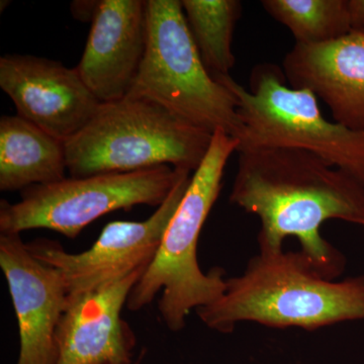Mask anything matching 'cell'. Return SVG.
<instances>
[{
    "mask_svg": "<svg viewBox=\"0 0 364 364\" xmlns=\"http://www.w3.org/2000/svg\"><path fill=\"white\" fill-rule=\"evenodd\" d=\"M230 202L259 218V251L282 250L287 237H296L301 252L330 280L342 274L346 259L321 236V226L341 220L364 227L363 184L294 148L238 152Z\"/></svg>",
    "mask_w": 364,
    "mask_h": 364,
    "instance_id": "cell-1",
    "label": "cell"
},
{
    "mask_svg": "<svg viewBox=\"0 0 364 364\" xmlns=\"http://www.w3.org/2000/svg\"><path fill=\"white\" fill-rule=\"evenodd\" d=\"M210 329L231 333L240 322L317 330L364 320V275L335 282L301 252H263L227 279L221 298L196 310Z\"/></svg>",
    "mask_w": 364,
    "mask_h": 364,
    "instance_id": "cell-2",
    "label": "cell"
},
{
    "mask_svg": "<svg viewBox=\"0 0 364 364\" xmlns=\"http://www.w3.org/2000/svg\"><path fill=\"white\" fill-rule=\"evenodd\" d=\"M239 141L224 132L213 135L207 156L193 172L183 198L163 236L156 256L129 296V310L139 311L156 299L160 316L170 331L186 326L191 310L210 305L227 289L222 268L200 269L198 245L200 232L219 198L228 160Z\"/></svg>",
    "mask_w": 364,
    "mask_h": 364,
    "instance_id": "cell-3",
    "label": "cell"
},
{
    "mask_svg": "<svg viewBox=\"0 0 364 364\" xmlns=\"http://www.w3.org/2000/svg\"><path fill=\"white\" fill-rule=\"evenodd\" d=\"M213 134L147 98L100 105L65 143L67 170L80 178L169 165L195 172L207 156Z\"/></svg>",
    "mask_w": 364,
    "mask_h": 364,
    "instance_id": "cell-4",
    "label": "cell"
},
{
    "mask_svg": "<svg viewBox=\"0 0 364 364\" xmlns=\"http://www.w3.org/2000/svg\"><path fill=\"white\" fill-rule=\"evenodd\" d=\"M147 47L127 97L147 98L208 133L240 141L237 100L208 73L189 32L181 0H146Z\"/></svg>",
    "mask_w": 364,
    "mask_h": 364,
    "instance_id": "cell-5",
    "label": "cell"
},
{
    "mask_svg": "<svg viewBox=\"0 0 364 364\" xmlns=\"http://www.w3.org/2000/svg\"><path fill=\"white\" fill-rule=\"evenodd\" d=\"M215 80L226 86L237 100L244 126L237 152L257 148L306 151L364 186V132L328 121L315 95L287 86L279 67L270 63L254 67L249 90L230 75Z\"/></svg>",
    "mask_w": 364,
    "mask_h": 364,
    "instance_id": "cell-6",
    "label": "cell"
},
{
    "mask_svg": "<svg viewBox=\"0 0 364 364\" xmlns=\"http://www.w3.org/2000/svg\"><path fill=\"white\" fill-rule=\"evenodd\" d=\"M191 170L169 165L63 179L21 191V200L0 202V233L48 229L74 239L98 218L139 205L160 207Z\"/></svg>",
    "mask_w": 364,
    "mask_h": 364,
    "instance_id": "cell-7",
    "label": "cell"
},
{
    "mask_svg": "<svg viewBox=\"0 0 364 364\" xmlns=\"http://www.w3.org/2000/svg\"><path fill=\"white\" fill-rule=\"evenodd\" d=\"M193 174L188 172L182 177L147 220L109 223L85 252H67L61 244L48 239H36L26 246L37 259L58 270L65 284L67 299L123 279L136 269L149 267Z\"/></svg>",
    "mask_w": 364,
    "mask_h": 364,
    "instance_id": "cell-8",
    "label": "cell"
},
{
    "mask_svg": "<svg viewBox=\"0 0 364 364\" xmlns=\"http://www.w3.org/2000/svg\"><path fill=\"white\" fill-rule=\"evenodd\" d=\"M0 87L13 100L18 116L65 143L102 105L76 68L33 55L2 56Z\"/></svg>",
    "mask_w": 364,
    "mask_h": 364,
    "instance_id": "cell-9",
    "label": "cell"
},
{
    "mask_svg": "<svg viewBox=\"0 0 364 364\" xmlns=\"http://www.w3.org/2000/svg\"><path fill=\"white\" fill-rule=\"evenodd\" d=\"M0 267L18 318L16 364H56L57 331L68 299L61 274L37 259L21 234L0 233Z\"/></svg>",
    "mask_w": 364,
    "mask_h": 364,
    "instance_id": "cell-10",
    "label": "cell"
},
{
    "mask_svg": "<svg viewBox=\"0 0 364 364\" xmlns=\"http://www.w3.org/2000/svg\"><path fill=\"white\" fill-rule=\"evenodd\" d=\"M147 47L146 0H100L76 70L100 104L128 97Z\"/></svg>",
    "mask_w": 364,
    "mask_h": 364,
    "instance_id": "cell-11",
    "label": "cell"
},
{
    "mask_svg": "<svg viewBox=\"0 0 364 364\" xmlns=\"http://www.w3.org/2000/svg\"><path fill=\"white\" fill-rule=\"evenodd\" d=\"M147 268L67 299L57 331L56 364L134 363L135 335L122 318V310Z\"/></svg>",
    "mask_w": 364,
    "mask_h": 364,
    "instance_id": "cell-12",
    "label": "cell"
},
{
    "mask_svg": "<svg viewBox=\"0 0 364 364\" xmlns=\"http://www.w3.org/2000/svg\"><path fill=\"white\" fill-rule=\"evenodd\" d=\"M289 86L308 90L336 123L364 132V33L324 44L294 46L282 62Z\"/></svg>",
    "mask_w": 364,
    "mask_h": 364,
    "instance_id": "cell-13",
    "label": "cell"
},
{
    "mask_svg": "<svg viewBox=\"0 0 364 364\" xmlns=\"http://www.w3.org/2000/svg\"><path fill=\"white\" fill-rule=\"evenodd\" d=\"M65 142L20 116L0 119V191H23L66 178Z\"/></svg>",
    "mask_w": 364,
    "mask_h": 364,
    "instance_id": "cell-14",
    "label": "cell"
},
{
    "mask_svg": "<svg viewBox=\"0 0 364 364\" xmlns=\"http://www.w3.org/2000/svg\"><path fill=\"white\" fill-rule=\"evenodd\" d=\"M188 30L213 78L230 75L235 58L234 31L241 18L239 0H181Z\"/></svg>",
    "mask_w": 364,
    "mask_h": 364,
    "instance_id": "cell-15",
    "label": "cell"
},
{
    "mask_svg": "<svg viewBox=\"0 0 364 364\" xmlns=\"http://www.w3.org/2000/svg\"><path fill=\"white\" fill-rule=\"evenodd\" d=\"M261 6L296 44H324L352 32L348 0H263Z\"/></svg>",
    "mask_w": 364,
    "mask_h": 364,
    "instance_id": "cell-16",
    "label": "cell"
},
{
    "mask_svg": "<svg viewBox=\"0 0 364 364\" xmlns=\"http://www.w3.org/2000/svg\"><path fill=\"white\" fill-rule=\"evenodd\" d=\"M100 1H74L71 4V11L76 20L91 21L97 13Z\"/></svg>",
    "mask_w": 364,
    "mask_h": 364,
    "instance_id": "cell-17",
    "label": "cell"
},
{
    "mask_svg": "<svg viewBox=\"0 0 364 364\" xmlns=\"http://www.w3.org/2000/svg\"><path fill=\"white\" fill-rule=\"evenodd\" d=\"M352 32L364 31V0H348Z\"/></svg>",
    "mask_w": 364,
    "mask_h": 364,
    "instance_id": "cell-18",
    "label": "cell"
},
{
    "mask_svg": "<svg viewBox=\"0 0 364 364\" xmlns=\"http://www.w3.org/2000/svg\"><path fill=\"white\" fill-rule=\"evenodd\" d=\"M141 358H139L138 360L134 361L132 364H140Z\"/></svg>",
    "mask_w": 364,
    "mask_h": 364,
    "instance_id": "cell-19",
    "label": "cell"
},
{
    "mask_svg": "<svg viewBox=\"0 0 364 364\" xmlns=\"http://www.w3.org/2000/svg\"><path fill=\"white\" fill-rule=\"evenodd\" d=\"M363 33H364V31H363Z\"/></svg>",
    "mask_w": 364,
    "mask_h": 364,
    "instance_id": "cell-20",
    "label": "cell"
}]
</instances>
